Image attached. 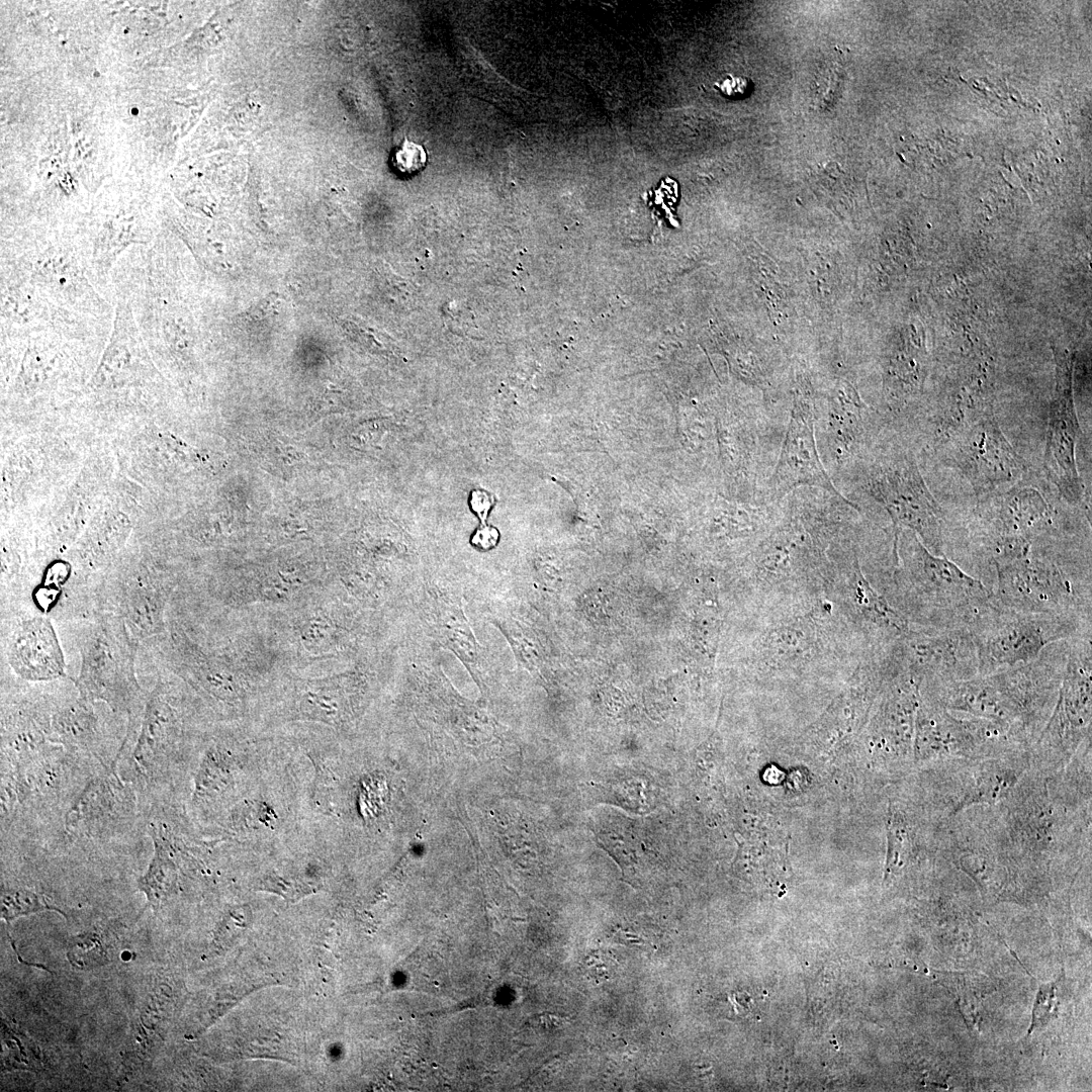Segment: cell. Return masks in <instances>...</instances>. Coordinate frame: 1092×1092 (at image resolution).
Instances as JSON below:
<instances>
[{"instance_id": "1", "label": "cell", "mask_w": 1092, "mask_h": 1092, "mask_svg": "<svg viewBox=\"0 0 1092 1092\" xmlns=\"http://www.w3.org/2000/svg\"><path fill=\"white\" fill-rule=\"evenodd\" d=\"M0 268L20 277L62 327L109 331L114 303L90 279L80 235H2Z\"/></svg>"}, {"instance_id": "2", "label": "cell", "mask_w": 1092, "mask_h": 1092, "mask_svg": "<svg viewBox=\"0 0 1092 1092\" xmlns=\"http://www.w3.org/2000/svg\"><path fill=\"white\" fill-rule=\"evenodd\" d=\"M895 569L891 603L912 628H969L995 604L985 583L946 555H935L918 536L893 528Z\"/></svg>"}, {"instance_id": "3", "label": "cell", "mask_w": 1092, "mask_h": 1092, "mask_svg": "<svg viewBox=\"0 0 1092 1092\" xmlns=\"http://www.w3.org/2000/svg\"><path fill=\"white\" fill-rule=\"evenodd\" d=\"M838 478L882 508L892 528L914 532L929 551L945 555L944 514L911 451L872 447Z\"/></svg>"}, {"instance_id": "4", "label": "cell", "mask_w": 1092, "mask_h": 1092, "mask_svg": "<svg viewBox=\"0 0 1092 1092\" xmlns=\"http://www.w3.org/2000/svg\"><path fill=\"white\" fill-rule=\"evenodd\" d=\"M139 647L119 619L94 610L81 636V665L74 679L80 698L106 704L126 717L128 728L138 725L148 695L135 675Z\"/></svg>"}, {"instance_id": "5", "label": "cell", "mask_w": 1092, "mask_h": 1092, "mask_svg": "<svg viewBox=\"0 0 1092 1092\" xmlns=\"http://www.w3.org/2000/svg\"><path fill=\"white\" fill-rule=\"evenodd\" d=\"M994 602L1021 613L1063 616L1091 623V577H1079L1058 559L1033 548L993 564Z\"/></svg>"}, {"instance_id": "6", "label": "cell", "mask_w": 1092, "mask_h": 1092, "mask_svg": "<svg viewBox=\"0 0 1092 1092\" xmlns=\"http://www.w3.org/2000/svg\"><path fill=\"white\" fill-rule=\"evenodd\" d=\"M1091 633L1069 639L1067 662L1052 713L1030 748V768L1045 775L1066 768L1091 738Z\"/></svg>"}, {"instance_id": "7", "label": "cell", "mask_w": 1092, "mask_h": 1092, "mask_svg": "<svg viewBox=\"0 0 1092 1092\" xmlns=\"http://www.w3.org/2000/svg\"><path fill=\"white\" fill-rule=\"evenodd\" d=\"M968 629L976 647L978 675H986L1028 663L1054 642L1091 633V623L1016 612L995 603Z\"/></svg>"}, {"instance_id": "8", "label": "cell", "mask_w": 1092, "mask_h": 1092, "mask_svg": "<svg viewBox=\"0 0 1092 1092\" xmlns=\"http://www.w3.org/2000/svg\"><path fill=\"white\" fill-rule=\"evenodd\" d=\"M1011 727L950 712L919 698L915 717L914 760L982 759L1030 749Z\"/></svg>"}, {"instance_id": "9", "label": "cell", "mask_w": 1092, "mask_h": 1092, "mask_svg": "<svg viewBox=\"0 0 1092 1092\" xmlns=\"http://www.w3.org/2000/svg\"><path fill=\"white\" fill-rule=\"evenodd\" d=\"M928 810L946 821L977 805L1006 799L1030 767V749L982 759L934 761Z\"/></svg>"}, {"instance_id": "10", "label": "cell", "mask_w": 1092, "mask_h": 1092, "mask_svg": "<svg viewBox=\"0 0 1092 1092\" xmlns=\"http://www.w3.org/2000/svg\"><path fill=\"white\" fill-rule=\"evenodd\" d=\"M142 816L136 792L119 775L117 762L100 764L64 814L63 829L81 845H104L134 832Z\"/></svg>"}, {"instance_id": "11", "label": "cell", "mask_w": 1092, "mask_h": 1092, "mask_svg": "<svg viewBox=\"0 0 1092 1092\" xmlns=\"http://www.w3.org/2000/svg\"><path fill=\"white\" fill-rule=\"evenodd\" d=\"M937 448L979 497L1022 481L1028 470L990 411L968 421Z\"/></svg>"}, {"instance_id": "12", "label": "cell", "mask_w": 1092, "mask_h": 1092, "mask_svg": "<svg viewBox=\"0 0 1092 1092\" xmlns=\"http://www.w3.org/2000/svg\"><path fill=\"white\" fill-rule=\"evenodd\" d=\"M891 673L903 674L919 688L978 676L977 652L968 628H910L886 649Z\"/></svg>"}, {"instance_id": "13", "label": "cell", "mask_w": 1092, "mask_h": 1092, "mask_svg": "<svg viewBox=\"0 0 1092 1092\" xmlns=\"http://www.w3.org/2000/svg\"><path fill=\"white\" fill-rule=\"evenodd\" d=\"M977 532L987 557L1023 549L1054 530V515L1040 491L1018 483L983 497Z\"/></svg>"}, {"instance_id": "14", "label": "cell", "mask_w": 1092, "mask_h": 1092, "mask_svg": "<svg viewBox=\"0 0 1092 1092\" xmlns=\"http://www.w3.org/2000/svg\"><path fill=\"white\" fill-rule=\"evenodd\" d=\"M815 422L814 396L805 383L801 382L794 397L779 456L767 482L766 504H778L791 491L804 486L846 497L834 485L822 462L816 440Z\"/></svg>"}, {"instance_id": "15", "label": "cell", "mask_w": 1092, "mask_h": 1092, "mask_svg": "<svg viewBox=\"0 0 1092 1092\" xmlns=\"http://www.w3.org/2000/svg\"><path fill=\"white\" fill-rule=\"evenodd\" d=\"M169 593L168 580L159 569L140 564L98 584L94 610L119 619L139 646L154 645L165 632L164 611Z\"/></svg>"}, {"instance_id": "16", "label": "cell", "mask_w": 1092, "mask_h": 1092, "mask_svg": "<svg viewBox=\"0 0 1092 1092\" xmlns=\"http://www.w3.org/2000/svg\"><path fill=\"white\" fill-rule=\"evenodd\" d=\"M1055 355L1056 386L1049 410L1043 471L1066 503L1079 506L1084 484L1076 462L1081 428L1073 398V355L1067 351Z\"/></svg>"}, {"instance_id": "17", "label": "cell", "mask_w": 1092, "mask_h": 1092, "mask_svg": "<svg viewBox=\"0 0 1092 1092\" xmlns=\"http://www.w3.org/2000/svg\"><path fill=\"white\" fill-rule=\"evenodd\" d=\"M853 386L840 381L816 412L815 427L822 440V456L837 477L872 448V418Z\"/></svg>"}, {"instance_id": "18", "label": "cell", "mask_w": 1092, "mask_h": 1092, "mask_svg": "<svg viewBox=\"0 0 1092 1092\" xmlns=\"http://www.w3.org/2000/svg\"><path fill=\"white\" fill-rule=\"evenodd\" d=\"M13 672L28 682H44L66 677L64 654L50 617H20L6 644Z\"/></svg>"}, {"instance_id": "19", "label": "cell", "mask_w": 1092, "mask_h": 1092, "mask_svg": "<svg viewBox=\"0 0 1092 1092\" xmlns=\"http://www.w3.org/2000/svg\"><path fill=\"white\" fill-rule=\"evenodd\" d=\"M93 702L79 696L73 700L54 701L51 715V738L54 744L87 760L110 765L117 761L119 749L109 739L106 722Z\"/></svg>"}, {"instance_id": "20", "label": "cell", "mask_w": 1092, "mask_h": 1092, "mask_svg": "<svg viewBox=\"0 0 1092 1092\" xmlns=\"http://www.w3.org/2000/svg\"><path fill=\"white\" fill-rule=\"evenodd\" d=\"M170 988L165 983L155 982L152 990L144 998L139 1009L126 1050L128 1056L124 1063L130 1069L140 1068L151 1061L157 1053L166 1029L167 999ZM124 1064V1065H125Z\"/></svg>"}, {"instance_id": "21", "label": "cell", "mask_w": 1092, "mask_h": 1092, "mask_svg": "<svg viewBox=\"0 0 1092 1092\" xmlns=\"http://www.w3.org/2000/svg\"><path fill=\"white\" fill-rule=\"evenodd\" d=\"M58 911L66 913L53 904L43 894L35 892L24 886L2 885L1 888V917L7 922L19 916H25L40 911Z\"/></svg>"}, {"instance_id": "22", "label": "cell", "mask_w": 1092, "mask_h": 1092, "mask_svg": "<svg viewBox=\"0 0 1092 1092\" xmlns=\"http://www.w3.org/2000/svg\"><path fill=\"white\" fill-rule=\"evenodd\" d=\"M2 1025V1042L6 1046L4 1069L37 1070L41 1060L36 1048L23 1034L9 1029L6 1024Z\"/></svg>"}, {"instance_id": "23", "label": "cell", "mask_w": 1092, "mask_h": 1092, "mask_svg": "<svg viewBox=\"0 0 1092 1092\" xmlns=\"http://www.w3.org/2000/svg\"><path fill=\"white\" fill-rule=\"evenodd\" d=\"M1060 986L1061 979L1057 982L1039 986L1033 1005L1028 1033H1031L1035 1028L1045 1025L1051 1019L1057 1016L1060 1004Z\"/></svg>"}, {"instance_id": "24", "label": "cell", "mask_w": 1092, "mask_h": 1092, "mask_svg": "<svg viewBox=\"0 0 1092 1092\" xmlns=\"http://www.w3.org/2000/svg\"><path fill=\"white\" fill-rule=\"evenodd\" d=\"M391 162L396 171L411 175L421 171L426 166L427 154L421 145L404 139L393 152Z\"/></svg>"}, {"instance_id": "25", "label": "cell", "mask_w": 1092, "mask_h": 1092, "mask_svg": "<svg viewBox=\"0 0 1092 1092\" xmlns=\"http://www.w3.org/2000/svg\"><path fill=\"white\" fill-rule=\"evenodd\" d=\"M499 538V531L495 527L485 524L481 525L473 532L470 543L478 550L488 551L498 544Z\"/></svg>"}, {"instance_id": "26", "label": "cell", "mask_w": 1092, "mask_h": 1092, "mask_svg": "<svg viewBox=\"0 0 1092 1092\" xmlns=\"http://www.w3.org/2000/svg\"><path fill=\"white\" fill-rule=\"evenodd\" d=\"M494 505V498L491 493L484 489L472 490L469 498V506L471 511L480 520L482 525H485L488 514Z\"/></svg>"}, {"instance_id": "27", "label": "cell", "mask_w": 1092, "mask_h": 1092, "mask_svg": "<svg viewBox=\"0 0 1092 1092\" xmlns=\"http://www.w3.org/2000/svg\"><path fill=\"white\" fill-rule=\"evenodd\" d=\"M715 87L726 96L736 97L738 95H743L746 92L748 83L745 78L728 76L725 79L716 82Z\"/></svg>"}]
</instances>
